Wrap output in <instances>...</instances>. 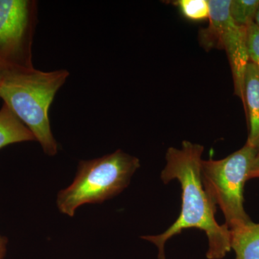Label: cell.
Wrapping results in <instances>:
<instances>
[{
	"instance_id": "obj_4",
	"label": "cell",
	"mask_w": 259,
	"mask_h": 259,
	"mask_svg": "<svg viewBox=\"0 0 259 259\" xmlns=\"http://www.w3.org/2000/svg\"><path fill=\"white\" fill-rule=\"evenodd\" d=\"M257 148L248 144L221 160H202L201 179L209 198L221 209L229 229L251 221L244 209V187Z\"/></svg>"
},
{
	"instance_id": "obj_14",
	"label": "cell",
	"mask_w": 259,
	"mask_h": 259,
	"mask_svg": "<svg viewBox=\"0 0 259 259\" xmlns=\"http://www.w3.org/2000/svg\"><path fill=\"white\" fill-rule=\"evenodd\" d=\"M7 243H8V239L0 235V259L4 258L6 253Z\"/></svg>"
},
{
	"instance_id": "obj_9",
	"label": "cell",
	"mask_w": 259,
	"mask_h": 259,
	"mask_svg": "<svg viewBox=\"0 0 259 259\" xmlns=\"http://www.w3.org/2000/svg\"><path fill=\"white\" fill-rule=\"evenodd\" d=\"M35 141L31 131L3 103L0 109V149L13 144Z\"/></svg>"
},
{
	"instance_id": "obj_11",
	"label": "cell",
	"mask_w": 259,
	"mask_h": 259,
	"mask_svg": "<svg viewBox=\"0 0 259 259\" xmlns=\"http://www.w3.org/2000/svg\"><path fill=\"white\" fill-rule=\"evenodd\" d=\"M177 5L184 16L191 20L209 19V0H180Z\"/></svg>"
},
{
	"instance_id": "obj_3",
	"label": "cell",
	"mask_w": 259,
	"mask_h": 259,
	"mask_svg": "<svg viewBox=\"0 0 259 259\" xmlns=\"http://www.w3.org/2000/svg\"><path fill=\"white\" fill-rule=\"evenodd\" d=\"M139 158L119 149L101 158L80 161L74 182L59 192L58 209L73 217L76 209L85 204H100L127 188Z\"/></svg>"
},
{
	"instance_id": "obj_5",
	"label": "cell",
	"mask_w": 259,
	"mask_h": 259,
	"mask_svg": "<svg viewBox=\"0 0 259 259\" xmlns=\"http://www.w3.org/2000/svg\"><path fill=\"white\" fill-rule=\"evenodd\" d=\"M37 13L35 0H0V76L33 69Z\"/></svg>"
},
{
	"instance_id": "obj_1",
	"label": "cell",
	"mask_w": 259,
	"mask_h": 259,
	"mask_svg": "<svg viewBox=\"0 0 259 259\" xmlns=\"http://www.w3.org/2000/svg\"><path fill=\"white\" fill-rule=\"evenodd\" d=\"M204 147L184 141L182 148L171 147L166 153V164L161 173L163 183L180 182L182 210L179 218L166 231L157 236H142L158 248V259H165L164 245L182 231L196 228L205 233L208 240L207 259H222L231 251V231L226 223L215 219L216 207L204 190L201 179V163Z\"/></svg>"
},
{
	"instance_id": "obj_15",
	"label": "cell",
	"mask_w": 259,
	"mask_h": 259,
	"mask_svg": "<svg viewBox=\"0 0 259 259\" xmlns=\"http://www.w3.org/2000/svg\"><path fill=\"white\" fill-rule=\"evenodd\" d=\"M253 23L256 25V26L259 28V5L258 7V9L256 10V13H255L254 20H253Z\"/></svg>"
},
{
	"instance_id": "obj_10",
	"label": "cell",
	"mask_w": 259,
	"mask_h": 259,
	"mask_svg": "<svg viewBox=\"0 0 259 259\" xmlns=\"http://www.w3.org/2000/svg\"><path fill=\"white\" fill-rule=\"evenodd\" d=\"M259 0H231L230 14L237 25L248 28L253 23Z\"/></svg>"
},
{
	"instance_id": "obj_6",
	"label": "cell",
	"mask_w": 259,
	"mask_h": 259,
	"mask_svg": "<svg viewBox=\"0 0 259 259\" xmlns=\"http://www.w3.org/2000/svg\"><path fill=\"white\" fill-rule=\"evenodd\" d=\"M231 0H209V26L202 32L206 47L226 51L231 65L235 94L244 101V77L249 62L247 48V28L235 23L230 14Z\"/></svg>"
},
{
	"instance_id": "obj_13",
	"label": "cell",
	"mask_w": 259,
	"mask_h": 259,
	"mask_svg": "<svg viewBox=\"0 0 259 259\" xmlns=\"http://www.w3.org/2000/svg\"><path fill=\"white\" fill-rule=\"evenodd\" d=\"M255 178H259V146L257 148L256 154H255L253 164L250 168L249 176H248L249 180Z\"/></svg>"
},
{
	"instance_id": "obj_8",
	"label": "cell",
	"mask_w": 259,
	"mask_h": 259,
	"mask_svg": "<svg viewBox=\"0 0 259 259\" xmlns=\"http://www.w3.org/2000/svg\"><path fill=\"white\" fill-rule=\"evenodd\" d=\"M230 231L236 259H259V223L250 221Z\"/></svg>"
},
{
	"instance_id": "obj_12",
	"label": "cell",
	"mask_w": 259,
	"mask_h": 259,
	"mask_svg": "<svg viewBox=\"0 0 259 259\" xmlns=\"http://www.w3.org/2000/svg\"><path fill=\"white\" fill-rule=\"evenodd\" d=\"M247 48L250 62L259 70V28L254 23L247 28Z\"/></svg>"
},
{
	"instance_id": "obj_2",
	"label": "cell",
	"mask_w": 259,
	"mask_h": 259,
	"mask_svg": "<svg viewBox=\"0 0 259 259\" xmlns=\"http://www.w3.org/2000/svg\"><path fill=\"white\" fill-rule=\"evenodd\" d=\"M69 76L66 69L12 71L0 76V100L33 134L48 156L59 146L51 131L49 111L56 93Z\"/></svg>"
},
{
	"instance_id": "obj_7",
	"label": "cell",
	"mask_w": 259,
	"mask_h": 259,
	"mask_svg": "<svg viewBox=\"0 0 259 259\" xmlns=\"http://www.w3.org/2000/svg\"><path fill=\"white\" fill-rule=\"evenodd\" d=\"M243 105L248 115V137L247 144L255 148L259 146V70L248 62L244 77Z\"/></svg>"
}]
</instances>
